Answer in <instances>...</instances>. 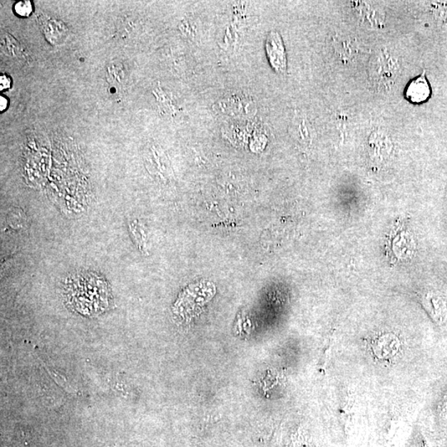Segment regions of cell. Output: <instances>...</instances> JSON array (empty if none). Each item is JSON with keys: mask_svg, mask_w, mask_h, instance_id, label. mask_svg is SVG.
<instances>
[{"mask_svg": "<svg viewBox=\"0 0 447 447\" xmlns=\"http://www.w3.org/2000/svg\"><path fill=\"white\" fill-rule=\"evenodd\" d=\"M399 68L397 58L390 54L386 49L380 51L373 61L372 81L379 88H389L396 79Z\"/></svg>", "mask_w": 447, "mask_h": 447, "instance_id": "obj_1", "label": "cell"}, {"mask_svg": "<svg viewBox=\"0 0 447 447\" xmlns=\"http://www.w3.org/2000/svg\"><path fill=\"white\" fill-rule=\"evenodd\" d=\"M215 106L222 114L235 118L250 117L256 113L255 101L250 96L241 94L222 97Z\"/></svg>", "mask_w": 447, "mask_h": 447, "instance_id": "obj_2", "label": "cell"}, {"mask_svg": "<svg viewBox=\"0 0 447 447\" xmlns=\"http://www.w3.org/2000/svg\"><path fill=\"white\" fill-rule=\"evenodd\" d=\"M369 348L379 361L389 362L399 356L404 349V342L393 333H384L373 339L369 343Z\"/></svg>", "mask_w": 447, "mask_h": 447, "instance_id": "obj_3", "label": "cell"}, {"mask_svg": "<svg viewBox=\"0 0 447 447\" xmlns=\"http://www.w3.org/2000/svg\"><path fill=\"white\" fill-rule=\"evenodd\" d=\"M266 51L269 63L277 73H284L287 69V58L284 43L280 35L271 32L266 40Z\"/></svg>", "mask_w": 447, "mask_h": 447, "instance_id": "obj_4", "label": "cell"}, {"mask_svg": "<svg viewBox=\"0 0 447 447\" xmlns=\"http://www.w3.org/2000/svg\"><path fill=\"white\" fill-rule=\"evenodd\" d=\"M406 98L416 104H420L428 100L431 96V87L426 80V73L423 71L419 76L409 82L406 88Z\"/></svg>", "mask_w": 447, "mask_h": 447, "instance_id": "obj_5", "label": "cell"}, {"mask_svg": "<svg viewBox=\"0 0 447 447\" xmlns=\"http://www.w3.org/2000/svg\"><path fill=\"white\" fill-rule=\"evenodd\" d=\"M424 306L436 322L445 323L447 319V308L443 298L431 292L424 298Z\"/></svg>", "mask_w": 447, "mask_h": 447, "instance_id": "obj_6", "label": "cell"}, {"mask_svg": "<svg viewBox=\"0 0 447 447\" xmlns=\"http://www.w3.org/2000/svg\"><path fill=\"white\" fill-rule=\"evenodd\" d=\"M358 14L364 24L371 27L380 28L384 24V14L371 4L363 3L357 7Z\"/></svg>", "mask_w": 447, "mask_h": 447, "instance_id": "obj_7", "label": "cell"}, {"mask_svg": "<svg viewBox=\"0 0 447 447\" xmlns=\"http://www.w3.org/2000/svg\"><path fill=\"white\" fill-rule=\"evenodd\" d=\"M291 130L297 141L305 143V145L312 142L313 128L311 123L305 116H295L292 122Z\"/></svg>", "mask_w": 447, "mask_h": 447, "instance_id": "obj_8", "label": "cell"}, {"mask_svg": "<svg viewBox=\"0 0 447 447\" xmlns=\"http://www.w3.org/2000/svg\"><path fill=\"white\" fill-rule=\"evenodd\" d=\"M338 43L339 46L336 47V50L338 49L340 51L341 55H342L341 58L344 59H351L354 54L356 53L357 46L349 39H344Z\"/></svg>", "mask_w": 447, "mask_h": 447, "instance_id": "obj_9", "label": "cell"}, {"mask_svg": "<svg viewBox=\"0 0 447 447\" xmlns=\"http://www.w3.org/2000/svg\"><path fill=\"white\" fill-rule=\"evenodd\" d=\"M14 10L19 16L28 17L33 12V5L30 1H20L15 4Z\"/></svg>", "mask_w": 447, "mask_h": 447, "instance_id": "obj_10", "label": "cell"}, {"mask_svg": "<svg viewBox=\"0 0 447 447\" xmlns=\"http://www.w3.org/2000/svg\"><path fill=\"white\" fill-rule=\"evenodd\" d=\"M47 369L51 378H53L55 381L60 385V386L66 389V391H68L70 394L75 393V390L73 389V387L71 386L68 381H66V380L63 376H61V374L53 371V369H49L48 368H47Z\"/></svg>", "mask_w": 447, "mask_h": 447, "instance_id": "obj_11", "label": "cell"}, {"mask_svg": "<svg viewBox=\"0 0 447 447\" xmlns=\"http://www.w3.org/2000/svg\"><path fill=\"white\" fill-rule=\"evenodd\" d=\"M11 86V80L7 76L2 75L0 77V89L6 90Z\"/></svg>", "mask_w": 447, "mask_h": 447, "instance_id": "obj_12", "label": "cell"}, {"mask_svg": "<svg viewBox=\"0 0 447 447\" xmlns=\"http://www.w3.org/2000/svg\"><path fill=\"white\" fill-rule=\"evenodd\" d=\"M0 101H1V107H0V109H1V111H3L7 108L8 101L6 98H5V97L2 96L1 98H0Z\"/></svg>", "mask_w": 447, "mask_h": 447, "instance_id": "obj_13", "label": "cell"}]
</instances>
